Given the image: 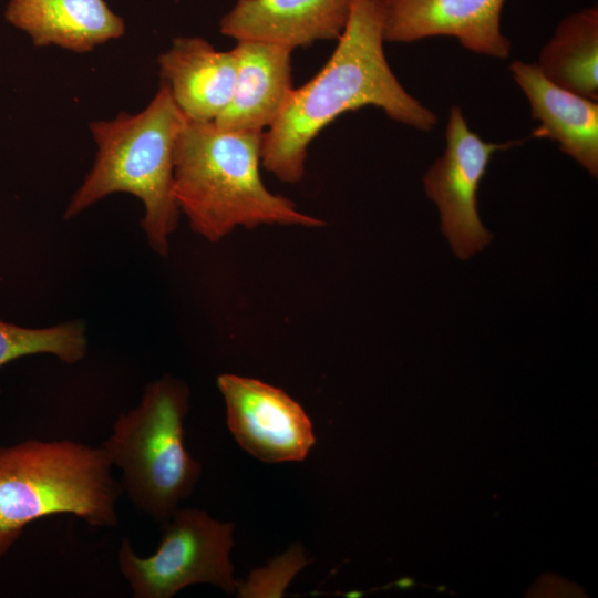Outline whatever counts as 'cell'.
<instances>
[{
    "label": "cell",
    "mask_w": 598,
    "mask_h": 598,
    "mask_svg": "<svg viewBox=\"0 0 598 598\" xmlns=\"http://www.w3.org/2000/svg\"><path fill=\"white\" fill-rule=\"evenodd\" d=\"M6 20L24 31L35 47L92 51L124 34L123 19L104 0H10Z\"/></svg>",
    "instance_id": "obj_14"
},
{
    "label": "cell",
    "mask_w": 598,
    "mask_h": 598,
    "mask_svg": "<svg viewBox=\"0 0 598 598\" xmlns=\"http://www.w3.org/2000/svg\"><path fill=\"white\" fill-rule=\"evenodd\" d=\"M158 64L187 120L214 122L228 105L237 74L233 50L218 51L203 38L181 37L158 56Z\"/></svg>",
    "instance_id": "obj_13"
},
{
    "label": "cell",
    "mask_w": 598,
    "mask_h": 598,
    "mask_svg": "<svg viewBox=\"0 0 598 598\" xmlns=\"http://www.w3.org/2000/svg\"><path fill=\"white\" fill-rule=\"evenodd\" d=\"M514 81L538 122L532 135L548 138L592 177L598 176V101L568 91L544 76L536 63L509 64Z\"/></svg>",
    "instance_id": "obj_12"
},
{
    "label": "cell",
    "mask_w": 598,
    "mask_h": 598,
    "mask_svg": "<svg viewBox=\"0 0 598 598\" xmlns=\"http://www.w3.org/2000/svg\"><path fill=\"white\" fill-rule=\"evenodd\" d=\"M446 147L423 176L424 190L436 205L441 230L456 257L466 260L489 245L493 235L478 214L477 194L495 152L522 141L491 143L473 132L458 105L450 109Z\"/></svg>",
    "instance_id": "obj_7"
},
{
    "label": "cell",
    "mask_w": 598,
    "mask_h": 598,
    "mask_svg": "<svg viewBox=\"0 0 598 598\" xmlns=\"http://www.w3.org/2000/svg\"><path fill=\"white\" fill-rule=\"evenodd\" d=\"M188 398L179 380L167 377L151 383L101 444L112 466L122 471L121 485L132 503L161 524L192 494L202 472L184 445Z\"/></svg>",
    "instance_id": "obj_5"
},
{
    "label": "cell",
    "mask_w": 598,
    "mask_h": 598,
    "mask_svg": "<svg viewBox=\"0 0 598 598\" xmlns=\"http://www.w3.org/2000/svg\"><path fill=\"white\" fill-rule=\"evenodd\" d=\"M227 425L238 444L267 463L303 460L316 440L311 422L283 390L256 379L220 374Z\"/></svg>",
    "instance_id": "obj_8"
},
{
    "label": "cell",
    "mask_w": 598,
    "mask_h": 598,
    "mask_svg": "<svg viewBox=\"0 0 598 598\" xmlns=\"http://www.w3.org/2000/svg\"><path fill=\"white\" fill-rule=\"evenodd\" d=\"M155 554L140 557L128 539L118 549V565L135 598H169L195 584H210L228 594L236 580L229 551L233 524L213 519L203 511L177 508L162 523Z\"/></svg>",
    "instance_id": "obj_6"
},
{
    "label": "cell",
    "mask_w": 598,
    "mask_h": 598,
    "mask_svg": "<svg viewBox=\"0 0 598 598\" xmlns=\"http://www.w3.org/2000/svg\"><path fill=\"white\" fill-rule=\"evenodd\" d=\"M85 327L68 321L47 328H25L0 319V367L25 355L49 353L75 363L86 353Z\"/></svg>",
    "instance_id": "obj_16"
},
{
    "label": "cell",
    "mask_w": 598,
    "mask_h": 598,
    "mask_svg": "<svg viewBox=\"0 0 598 598\" xmlns=\"http://www.w3.org/2000/svg\"><path fill=\"white\" fill-rule=\"evenodd\" d=\"M383 28L384 0H354L329 61L310 81L293 89L279 117L264 132L261 164L279 181H301L308 146L343 113L371 105L419 131L436 126V114L392 72L383 50Z\"/></svg>",
    "instance_id": "obj_1"
},
{
    "label": "cell",
    "mask_w": 598,
    "mask_h": 598,
    "mask_svg": "<svg viewBox=\"0 0 598 598\" xmlns=\"http://www.w3.org/2000/svg\"><path fill=\"white\" fill-rule=\"evenodd\" d=\"M185 116L168 85L162 82L148 105L137 114L122 112L113 120L89 124L97 152L91 171L64 213L70 219L114 193H128L144 205L142 227L151 248L168 252L179 208L173 195L174 148Z\"/></svg>",
    "instance_id": "obj_3"
},
{
    "label": "cell",
    "mask_w": 598,
    "mask_h": 598,
    "mask_svg": "<svg viewBox=\"0 0 598 598\" xmlns=\"http://www.w3.org/2000/svg\"><path fill=\"white\" fill-rule=\"evenodd\" d=\"M354 0H237L219 22L224 35L258 40L291 50L338 40Z\"/></svg>",
    "instance_id": "obj_10"
},
{
    "label": "cell",
    "mask_w": 598,
    "mask_h": 598,
    "mask_svg": "<svg viewBox=\"0 0 598 598\" xmlns=\"http://www.w3.org/2000/svg\"><path fill=\"white\" fill-rule=\"evenodd\" d=\"M536 65L553 83L598 101V7L564 18L540 49Z\"/></svg>",
    "instance_id": "obj_15"
},
{
    "label": "cell",
    "mask_w": 598,
    "mask_h": 598,
    "mask_svg": "<svg viewBox=\"0 0 598 598\" xmlns=\"http://www.w3.org/2000/svg\"><path fill=\"white\" fill-rule=\"evenodd\" d=\"M237 74L231 99L213 122L224 131L245 132L270 127L292 91V50L258 40H238L233 49Z\"/></svg>",
    "instance_id": "obj_11"
},
{
    "label": "cell",
    "mask_w": 598,
    "mask_h": 598,
    "mask_svg": "<svg viewBox=\"0 0 598 598\" xmlns=\"http://www.w3.org/2000/svg\"><path fill=\"white\" fill-rule=\"evenodd\" d=\"M262 135L185 118L174 148L173 195L190 228L208 241H218L239 226L324 225L266 188L259 173Z\"/></svg>",
    "instance_id": "obj_2"
},
{
    "label": "cell",
    "mask_w": 598,
    "mask_h": 598,
    "mask_svg": "<svg viewBox=\"0 0 598 598\" xmlns=\"http://www.w3.org/2000/svg\"><path fill=\"white\" fill-rule=\"evenodd\" d=\"M505 0H384V41L410 43L455 38L476 54L507 59L511 41L501 29Z\"/></svg>",
    "instance_id": "obj_9"
},
{
    "label": "cell",
    "mask_w": 598,
    "mask_h": 598,
    "mask_svg": "<svg viewBox=\"0 0 598 598\" xmlns=\"http://www.w3.org/2000/svg\"><path fill=\"white\" fill-rule=\"evenodd\" d=\"M122 493L101 446L29 440L0 447V556L45 516L71 514L91 526H116Z\"/></svg>",
    "instance_id": "obj_4"
}]
</instances>
